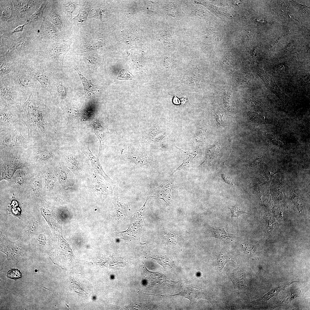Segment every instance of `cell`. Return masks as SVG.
I'll return each mask as SVG.
<instances>
[{
  "label": "cell",
  "mask_w": 310,
  "mask_h": 310,
  "mask_svg": "<svg viewBox=\"0 0 310 310\" xmlns=\"http://www.w3.org/2000/svg\"><path fill=\"white\" fill-rule=\"evenodd\" d=\"M68 115H70L75 116L78 115V110L75 108H72L69 109L67 111Z\"/></svg>",
  "instance_id": "cell-38"
},
{
  "label": "cell",
  "mask_w": 310,
  "mask_h": 310,
  "mask_svg": "<svg viewBox=\"0 0 310 310\" xmlns=\"http://www.w3.org/2000/svg\"><path fill=\"white\" fill-rule=\"evenodd\" d=\"M84 148L94 172L102 176L107 182L111 184L113 183V181L104 171L98 158L95 156L90 150L88 145L86 144L85 145Z\"/></svg>",
  "instance_id": "cell-12"
},
{
  "label": "cell",
  "mask_w": 310,
  "mask_h": 310,
  "mask_svg": "<svg viewBox=\"0 0 310 310\" xmlns=\"http://www.w3.org/2000/svg\"><path fill=\"white\" fill-rule=\"evenodd\" d=\"M242 247L243 248V249L244 251L246 252H252L253 251L254 249H253L249 245H242Z\"/></svg>",
  "instance_id": "cell-40"
},
{
  "label": "cell",
  "mask_w": 310,
  "mask_h": 310,
  "mask_svg": "<svg viewBox=\"0 0 310 310\" xmlns=\"http://www.w3.org/2000/svg\"><path fill=\"white\" fill-rule=\"evenodd\" d=\"M163 132L158 126L154 125L148 130L145 135V139L148 143H150L156 135Z\"/></svg>",
  "instance_id": "cell-23"
},
{
  "label": "cell",
  "mask_w": 310,
  "mask_h": 310,
  "mask_svg": "<svg viewBox=\"0 0 310 310\" xmlns=\"http://www.w3.org/2000/svg\"><path fill=\"white\" fill-rule=\"evenodd\" d=\"M223 98L224 104L228 109H232L234 108L235 102L231 89H226L223 92Z\"/></svg>",
  "instance_id": "cell-22"
},
{
  "label": "cell",
  "mask_w": 310,
  "mask_h": 310,
  "mask_svg": "<svg viewBox=\"0 0 310 310\" xmlns=\"http://www.w3.org/2000/svg\"><path fill=\"white\" fill-rule=\"evenodd\" d=\"M56 91L57 95L61 100H63L65 98L67 91L64 86L61 84L57 83L56 85Z\"/></svg>",
  "instance_id": "cell-27"
},
{
  "label": "cell",
  "mask_w": 310,
  "mask_h": 310,
  "mask_svg": "<svg viewBox=\"0 0 310 310\" xmlns=\"http://www.w3.org/2000/svg\"><path fill=\"white\" fill-rule=\"evenodd\" d=\"M133 78V76L128 70L124 69L120 71L117 77V79L120 80H130Z\"/></svg>",
  "instance_id": "cell-30"
},
{
  "label": "cell",
  "mask_w": 310,
  "mask_h": 310,
  "mask_svg": "<svg viewBox=\"0 0 310 310\" xmlns=\"http://www.w3.org/2000/svg\"><path fill=\"white\" fill-rule=\"evenodd\" d=\"M263 159V158H260L257 159L253 162L251 163L250 164L249 166L251 167H253L257 166L262 161Z\"/></svg>",
  "instance_id": "cell-39"
},
{
  "label": "cell",
  "mask_w": 310,
  "mask_h": 310,
  "mask_svg": "<svg viewBox=\"0 0 310 310\" xmlns=\"http://www.w3.org/2000/svg\"><path fill=\"white\" fill-rule=\"evenodd\" d=\"M9 77L26 99L32 93L39 92L43 88L20 63L13 73Z\"/></svg>",
  "instance_id": "cell-3"
},
{
  "label": "cell",
  "mask_w": 310,
  "mask_h": 310,
  "mask_svg": "<svg viewBox=\"0 0 310 310\" xmlns=\"http://www.w3.org/2000/svg\"><path fill=\"white\" fill-rule=\"evenodd\" d=\"M19 127L0 132V150L15 147L27 148L30 143L22 135Z\"/></svg>",
  "instance_id": "cell-7"
},
{
  "label": "cell",
  "mask_w": 310,
  "mask_h": 310,
  "mask_svg": "<svg viewBox=\"0 0 310 310\" xmlns=\"http://www.w3.org/2000/svg\"><path fill=\"white\" fill-rule=\"evenodd\" d=\"M28 24V23H26L18 26L12 31L11 34H12L15 33L22 32L24 30V26Z\"/></svg>",
  "instance_id": "cell-37"
},
{
  "label": "cell",
  "mask_w": 310,
  "mask_h": 310,
  "mask_svg": "<svg viewBox=\"0 0 310 310\" xmlns=\"http://www.w3.org/2000/svg\"><path fill=\"white\" fill-rule=\"evenodd\" d=\"M64 7L66 12L71 13L75 8V6L73 4L68 3L64 5Z\"/></svg>",
  "instance_id": "cell-35"
},
{
  "label": "cell",
  "mask_w": 310,
  "mask_h": 310,
  "mask_svg": "<svg viewBox=\"0 0 310 310\" xmlns=\"http://www.w3.org/2000/svg\"><path fill=\"white\" fill-rule=\"evenodd\" d=\"M3 57V59L1 57L0 78L9 77L13 73L19 63L13 61L9 57Z\"/></svg>",
  "instance_id": "cell-11"
},
{
  "label": "cell",
  "mask_w": 310,
  "mask_h": 310,
  "mask_svg": "<svg viewBox=\"0 0 310 310\" xmlns=\"http://www.w3.org/2000/svg\"><path fill=\"white\" fill-rule=\"evenodd\" d=\"M184 296L189 299L191 302H193L201 297L200 294H199L197 291L191 288H185L183 289L179 294Z\"/></svg>",
  "instance_id": "cell-18"
},
{
  "label": "cell",
  "mask_w": 310,
  "mask_h": 310,
  "mask_svg": "<svg viewBox=\"0 0 310 310\" xmlns=\"http://www.w3.org/2000/svg\"><path fill=\"white\" fill-rule=\"evenodd\" d=\"M173 101L174 103L176 104H179L180 103L179 100L176 97L174 98Z\"/></svg>",
  "instance_id": "cell-41"
},
{
  "label": "cell",
  "mask_w": 310,
  "mask_h": 310,
  "mask_svg": "<svg viewBox=\"0 0 310 310\" xmlns=\"http://www.w3.org/2000/svg\"><path fill=\"white\" fill-rule=\"evenodd\" d=\"M44 182V189L50 190L55 185V180L52 174L49 171H44L42 173Z\"/></svg>",
  "instance_id": "cell-21"
},
{
  "label": "cell",
  "mask_w": 310,
  "mask_h": 310,
  "mask_svg": "<svg viewBox=\"0 0 310 310\" xmlns=\"http://www.w3.org/2000/svg\"><path fill=\"white\" fill-rule=\"evenodd\" d=\"M50 19L52 22L58 27L61 26L62 22L59 16L56 13L52 12L50 14Z\"/></svg>",
  "instance_id": "cell-32"
},
{
  "label": "cell",
  "mask_w": 310,
  "mask_h": 310,
  "mask_svg": "<svg viewBox=\"0 0 310 310\" xmlns=\"http://www.w3.org/2000/svg\"><path fill=\"white\" fill-rule=\"evenodd\" d=\"M0 106H17L26 100L9 77L0 78Z\"/></svg>",
  "instance_id": "cell-5"
},
{
  "label": "cell",
  "mask_w": 310,
  "mask_h": 310,
  "mask_svg": "<svg viewBox=\"0 0 310 310\" xmlns=\"http://www.w3.org/2000/svg\"><path fill=\"white\" fill-rule=\"evenodd\" d=\"M0 132L18 127L22 122L18 106H0Z\"/></svg>",
  "instance_id": "cell-8"
},
{
  "label": "cell",
  "mask_w": 310,
  "mask_h": 310,
  "mask_svg": "<svg viewBox=\"0 0 310 310\" xmlns=\"http://www.w3.org/2000/svg\"><path fill=\"white\" fill-rule=\"evenodd\" d=\"M20 64L51 95L53 74L45 62L40 60H27Z\"/></svg>",
  "instance_id": "cell-4"
},
{
  "label": "cell",
  "mask_w": 310,
  "mask_h": 310,
  "mask_svg": "<svg viewBox=\"0 0 310 310\" xmlns=\"http://www.w3.org/2000/svg\"><path fill=\"white\" fill-rule=\"evenodd\" d=\"M249 120L255 125H260L270 123V121L267 119L258 115H252L249 116Z\"/></svg>",
  "instance_id": "cell-25"
},
{
  "label": "cell",
  "mask_w": 310,
  "mask_h": 310,
  "mask_svg": "<svg viewBox=\"0 0 310 310\" xmlns=\"http://www.w3.org/2000/svg\"><path fill=\"white\" fill-rule=\"evenodd\" d=\"M6 276L9 278L16 280L21 278L22 274L19 270L12 269L8 271Z\"/></svg>",
  "instance_id": "cell-29"
},
{
  "label": "cell",
  "mask_w": 310,
  "mask_h": 310,
  "mask_svg": "<svg viewBox=\"0 0 310 310\" xmlns=\"http://www.w3.org/2000/svg\"><path fill=\"white\" fill-rule=\"evenodd\" d=\"M94 130L96 135L98 137L100 146L103 143L104 138V132L102 127L98 123L94 125Z\"/></svg>",
  "instance_id": "cell-28"
},
{
  "label": "cell",
  "mask_w": 310,
  "mask_h": 310,
  "mask_svg": "<svg viewBox=\"0 0 310 310\" xmlns=\"http://www.w3.org/2000/svg\"><path fill=\"white\" fill-rule=\"evenodd\" d=\"M174 173L166 179L159 186L151 191L152 194L150 197H153L162 199L167 204L168 202L171 199V191L172 189L171 180Z\"/></svg>",
  "instance_id": "cell-10"
},
{
  "label": "cell",
  "mask_w": 310,
  "mask_h": 310,
  "mask_svg": "<svg viewBox=\"0 0 310 310\" xmlns=\"http://www.w3.org/2000/svg\"><path fill=\"white\" fill-rule=\"evenodd\" d=\"M39 177L38 175L37 176L31 180L30 185V187H29L31 192L36 196L40 194L42 189L41 179Z\"/></svg>",
  "instance_id": "cell-17"
},
{
  "label": "cell",
  "mask_w": 310,
  "mask_h": 310,
  "mask_svg": "<svg viewBox=\"0 0 310 310\" xmlns=\"http://www.w3.org/2000/svg\"><path fill=\"white\" fill-rule=\"evenodd\" d=\"M208 232L212 237H215L223 241L227 239H230L233 237V235L226 232L222 227L209 226Z\"/></svg>",
  "instance_id": "cell-13"
},
{
  "label": "cell",
  "mask_w": 310,
  "mask_h": 310,
  "mask_svg": "<svg viewBox=\"0 0 310 310\" xmlns=\"http://www.w3.org/2000/svg\"><path fill=\"white\" fill-rule=\"evenodd\" d=\"M75 69L82 82L85 93L86 94L89 93L92 91L96 89L97 86L96 85L92 84L90 80H88L84 77L77 68Z\"/></svg>",
  "instance_id": "cell-20"
},
{
  "label": "cell",
  "mask_w": 310,
  "mask_h": 310,
  "mask_svg": "<svg viewBox=\"0 0 310 310\" xmlns=\"http://www.w3.org/2000/svg\"><path fill=\"white\" fill-rule=\"evenodd\" d=\"M26 169L24 168V167L22 169H20V170L16 171L17 172L14 175V177L12 178V182L14 186L17 188L22 186L26 181V179L28 177V172Z\"/></svg>",
  "instance_id": "cell-15"
},
{
  "label": "cell",
  "mask_w": 310,
  "mask_h": 310,
  "mask_svg": "<svg viewBox=\"0 0 310 310\" xmlns=\"http://www.w3.org/2000/svg\"><path fill=\"white\" fill-rule=\"evenodd\" d=\"M45 7V3L42 4L38 10L30 16L29 19V22L31 23L37 21L42 15Z\"/></svg>",
  "instance_id": "cell-26"
},
{
  "label": "cell",
  "mask_w": 310,
  "mask_h": 310,
  "mask_svg": "<svg viewBox=\"0 0 310 310\" xmlns=\"http://www.w3.org/2000/svg\"><path fill=\"white\" fill-rule=\"evenodd\" d=\"M221 176L225 182L229 185H233L232 181L230 177L224 173L222 174Z\"/></svg>",
  "instance_id": "cell-36"
},
{
  "label": "cell",
  "mask_w": 310,
  "mask_h": 310,
  "mask_svg": "<svg viewBox=\"0 0 310 310\" xmlns=\"http://www.w3.org/2000/svg\"><path fill=\"white\" fill-rule=\"evenodd\" d=\"M125 159L131 165L141 168L154 166L156 160L149 154L132 147L125 149L123 152Z\"/></svg>",
  "instance_id": "cell-6"
},
{
  "label": "cell",
  "mask_w": 310,
  "mask_h": 310,
  "mask_svg": "<svg viewBox=\"0 0 310 310\" xmlns=\"http://www.w3.org/2000/svg\"><path fill=\"white\" fill-rule=\"evenodd\" d=\"M68 49V46L65 44H54L42 49L40 55L44 59L46 58L52 60L62 66L65 56Z\"/></svg>",
  "instance_id": "cell-9"
},
{
  "label": "cell",
  "mask_w": 310,
  "mask_h": 310,
  "mask_svg": "<svg viewBox=\"0 0 310 310\" xmlns=\"http://www.w3.org/2000/svg\"><path fill=\"white\" fill-rule=\"evenodd\" d=\"M15 6L21 14L27 12L34 5V1H15Z\"/></svg>",
  "instance_id": "cell-19"
},
{
  "label": "cell",
  "mask_w": 310,
  "mask_h": 310,
  "mask_svg": "<svg viewBox=\"0 0 310 310\" xmlns=\"http://www.w3.org/2000/svg\"><path fill=\"white\" fill-rule=\"evenodd\" d=\"M230 261L233 262L225 251H222L220 252L217 259L218 265L220 270H222L226 263Z\"/></svg>",
  "instance_id": "cell-24"
},
{
  "label": "cell",
  "mask_w": 310,
  "mask_h": 310,
  "mask_svg": "<svg viewBox=\"0 0 310 310\" xmlns=\"http://www.w3.org/2000/svg\"><path fill=\"white\" fill-rule=\"evenodd\" d=\"M267 136L268 138L272 142L277 145H278L279 146H282L284 144V141H283L279 137L270 134H268Z\"/></svg>",
  "instance_id": "cell-34"
},
{
  "label": "cell",
  "mask_w": 310,
  "mask_h": 310,
  "mask_svg": "<svg viewBox=\"0 0 310 310\" xmlns=\"http://www.w3.org/2000/svg\"><path fill=\"white\" fill-rule=\"evenodd\" d=\"M228 209L231 210L232 218L234 217H238L244 213L247 214L246 212L237 206H232L231 208H228Z\"/></svg>",
  "instance_id": "cell-31"
},
{
  "label": "cell",
  "mask_w": 310,
  "mask_h": 310,
  "mask_svg": "<svg viewBox=\"0 0 310 310\" xmlns=\"http://www.w3.org/2000/svg\"><path fill=\"white\" fill-rule=\"evenodd\" d=\"M13 10L11 8L7 7L1 13V17L2 19L7 20L10 19L12 16Z\"/></svg>",
  "instance_id": "cell-33"
},
{
  "label": "cell",
  "mask_w": 310,
  "mask_h": 310,
  "mask_svg": "<svg viewBox=\"0 0 310 310\" xmlns=\"http://www.w3.org/2000/svg\"><path fill=\"white\" fill-rule=\"evenodd\" d=\"M176 147L180 151L182 154L183 160L182 163L173 172V173L175 172L184 168V167L188 166L191 165V164L193 163V161L195 159V153L194 151H193L183 150L179 148L176 146Z\"/></svg>",
  "instance_id": "cell-14"
},
{
  "label": "cell",
  "mask_w": 310,
  "mask_h": 310,
  "mask_svg": "<svg viewBox=\"0 0 310 310\" xmlns=\"http://www.w3.org/2000/svg\"><path fill=\"white\" fill-rule=\"evenodd\" d=\"M41 33L43 36L49 39H54L57 36L54 28L45 20L44 21L41 26Z\"/></svg>",
  "instance_id": "cell-16"
},
{
  "label": "cell",
  "mask_w": 310,
  "mask_h": 310,
  "mask_svg": "<svg viewBox=\"0 0 310 310\" xmlns=\"http://www.w3.org/2000/svg\"><path fill=\"white\" fill-rule=\"evenodd\" d=\"M44 89L32 93L18 106L21 121L28 129L30 143L49 140L50 110L46 103Z\"/></svg>",
  "instance_id": "cell-1"
},
{
  "label": "cell",
  "mask_w": 310,
  "mask_h": 310,
  "mask_svg": "<svg viewBox=\"0 0 310 310\" xmlns=\"http://www.w3.org/2000/svg\"><path fill=\"white\" fill-rule=\"evenodd\" d=\"M30 165L26 148L15 147L0 150L1 180L11 179L17 170Z\"/></svg>",
  "instance_id": "cell-2"
}]
</instances>
